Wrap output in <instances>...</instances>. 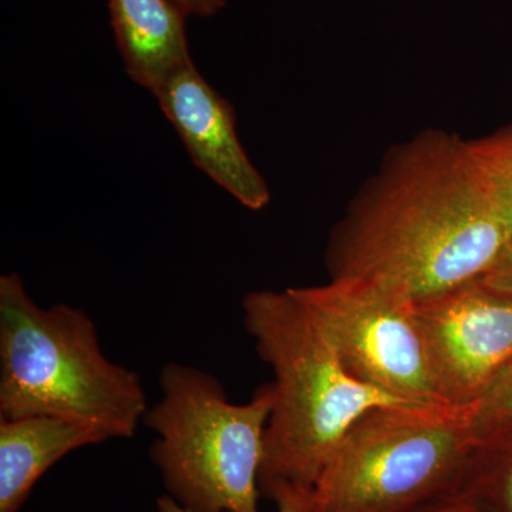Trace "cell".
Here are the masks:
<instances>
[{
  "label": "cell",
  "instance_id": "1",
  "mask_svg": "<svg viewBox=\"0 0 512 512\" xmlns=\"http://www.w3.org/2000/svg\"><path fill=\"white\" fill-rule=\"evenodd\" d=\"M510 231L470 144L424 130L387 151L330 234V279L360 278L423 301L487 274Z\"/></svg>",
  "mask_w": 512,
  "mask_h": 512
},
{
  "label": "cell",
  "instance_id": "2",
  "mask_svg": "<svg viewBox=\"0 0 512 512\" xmlns=\"http://www.w3.org/2000/svg\"><path fill=\"white\" fill-rule=\"evenodd\" d=\"M242 313L256 353L274 373L259 471V491L269 500L286 488L311 491L346 433L370 410L410 406L357 380L291 289L248 293Z\"/></svg>",
  "mask_w": 512,
  "mask_h": 512
},
{
  "label": "cell",
  "instance_id": "3",
  "mask_svg": "<svg viewBox=\"0 0 512 512\" xmlns=\"http://www.w3.org/2000/svg\"><path fill=\"white\" fill-rule=\"evenodd\" d=\"M147 410L140 376L104 355L86 311L42 308L22 276H0V419L59 417L130 439Z\"/></svg>",
  "mask_w": 512,
  "mask_h": 512
},
{
  "label": "cell",
  "instance_id": "4",
  "mask_svg": "<svg viewBox=\"0 0 512 512\" xmlns=\"http://www.w3.org/2000/svg\"><path fill=\"white\" fill-rule=\"evenodd\" d=\"M160 387L143 421L157 434L150 456L170 494L161 512H259L271 383L248 403H231L217 377L170 363Z\"/></svg>",
  "mask_w": 512,
  "mask_h": 512
},
{
  "label": "cell",
  "instance_id": "5",
  "mask_svg": "<svg viewBox=\"0 0 512 512\" xmlns=\"http://www.w3.org/2000/svg\"><path fill=\"white\" fill-rule=\"evenodd\" d=\"M474 406H384L346 433L309 512H414L453 487L477 444Z\"/></svg>",
  "mask_w": 512,
  "mask_h": 512
},
{
  "label": "cell",
  "instance_id": "6",
  "mask_svg": "<svg viewBox=\"0 0 512 512\" xmlns=\"http://www.w3.org/2000/svg\"><path fill=\"white\" fill-rule=\"evenodd\" d=\"M332 340L357 380L394 399L450 406L441 396L409 295L360 278L289 288Z\"/></svg>",
  "mask_w": 512,
  "mask_h": 512
},
{
  "label": "cell",
  "instance_id": "7",
  "mask_svg": "<svg viewBox=\"0 0 512 512\" xmlns=\"http://www.w3.org/2000/svg\"><path fill=\"white\" fill-rule=\"evenodd\" d=\"M441 396L480 402L512 362V295L473 281L414 302Z\"/></svg>",
  "mask_w": 512,
  "mask_h": 512
},
{
  "label": "cell",
  "instance_id": "8",
  "mask_svg": "<svg viewBox=\"0 0 512 512\" xmlns=\"http://www.w3.org/2000/svg\"><path fill=\"white\" fill-rule=\"evenodd\" d=\"M154 97L202 173L248 210H262L271 202L268 184L239 141L234 106L194 63L174 74Z\"/></svg>",
  "mask_w": 512,
  "mask_h": 512
},
{
  "label": "cell",
  "instance_id": "9",
  "mask_svg": "<svg viewBox=\"0 0 512 512\" xmlns=\"http://www.w3.org/2000/svg\"><path fill=\"white\" fill-rule=\"evenodd\" d=\"M111 26L133 82L153 96L192 64L184 12L174 0H109Z\"/></svg>",
  "mask_w": 512,
  "mask_h": 512
},
{
  "label": "cell",
  "instance_id": "10",
  "mask_svg": "<svg viewBox=\"0 0 512 512\" xmlns=\"http://www.w3.org/2000/svg\"><path fill=\"white\" fill-rule=\"evenodd\" d=\"M100 430L50 416L0 419V512H18L50 467L107 441Z\"/></svg>",
  "mask_w": 512,
  "mask_h": 512
},
{
  "label": "cell",
  "instance_id": "11",
  "mask_svg": "<svg viewBox=\"0 0 512 512\" xmlns=\"http://www.w3.org/2000/svg\"><path fill=\"white\" fill-rule=\"evenodd\" d=\"M454 485L487 512H512V423L478 439Z\"/></svg>",
  "mask_w": 512,
  "mask_h": 512
},
{
  "label": "cell",
  "instance_id": "12",
  "mask_svg": "<svg viewBox=\"0 0 512 512\" xmlns=\"http://www.w3.org/2000/svg\"><path fill=\"white\" fill-rule=\"evenodd\" d=\"M471 153L485 180L493 191L495 200L510 231L512 247V124L495 131L490 136L468 141Z\"/></svg>",
  "mask_w": 512,
  "mask_h": 512
},
{
  "label": "cell",
  "instance_id": "13",
  "mask_svg": "<svg viewBox=\"0 0 512 512\" xmlns=\"http://www.w3.org/2000/svg\"><path fill=\"white\" fill-rule=\"evenodd\" d=\"M512 423V362L491 384L480 402L474 404L477 439Z\"/></svg>",
  "mask_w": 512,
  "mask_h": 512
},
{
  "label": "cell",
  "instance_id": "14",
  "mask_svg": "<svg viewBox=\"0 0 512 512\" xmlns=\"http://www.w3.org/2000/svg\"><path fill=\"white\" fill-rule=\"evenodd\" d=\"M414 512H487L470 495L453 485Z\"/></svg>",
  "mask_w": 512,
  "mask_h": 512
},
{
  "label": "cell",
  "instance_id": "15",
  "mask_svg": "<svg viewBox=\"0 0 512 512\" xmlns=\"http://www.w3.org/2000/svg\"><path fill=\"white\" fill-rule=\"evenodd\" d=\"M478 281L495 291L511 293L512 295V247L504 252L497 264Z\"/></svg>",
  "mask_w": 512,
  "mask_h": 512
},
{
  "label": "cell",
  "instance_id": "16",
  "mask_svg": "<svg viewBox=\"0 0 512 512\" xmlns=\"http://www.w3.org/2000/svg\"><path fill=\"white\" fill-rule=\"evenodd\" d=\"M272 501L278 512H309V491L286 488L279 491Z\"/></svg>",
  "mask_w": 512,
  "mask_h": 512
},
{
  "label": "cell",
  "instance_id": "17",
  "mask_svg": "<svg viewBox=\"0 0 512 512\" xmlns=\"http://www.w3.org/2000/svg\"><path fill=\"white\" fill-rule=\"evenodd\" d=\"M188 16H208L215 15L225 6L227 0H174Z\"/></svg>",
  "mask_w": 512,
  "mask_h": 512
}]
</instances>
